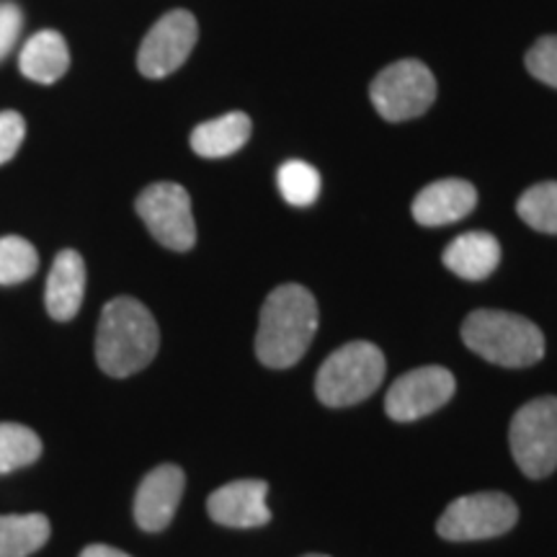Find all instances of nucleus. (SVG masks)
I'll list each match as a JSON object with an SVG mask.
<instances>
[{"label": "nucleus", "mask_w": 557, "mask_h": 557, "mask_svg": "<svg viewBox=\"0 0 557 557\" xmlns=\"http://www.w3.org/2000/svg\"><path fill=\"white\" fill-rule=\"evenodd\" d=\"M318 331V302L302 284H282L261 308L256 354L263 367L287 369L305 357Z\"/></svg>", "instance_id": "obj_1"}, {"label": "nucleus", "mask_w": 557, "mask_h": 557, "mask_svg": "<svg viewBox=\"0 0 557 557\" xmlns=\"http://www.w3.org/2000/svg\"><path fill=\"white\" fill-rule=\"evenodd\" d=\"M160 333L143 302L116 297L103 308L96 333V359L109 377H129L156 359Z\"/></svg>", "instance_id": "obj_2"}, {"label": "nucleus", "mask_w": 557, "mask_h": 557, "mask_svg": "<svg viewBox=\"0 0 557 557\" xmlns=\"http://www.w3.org/2000/svg\"><path fill=\"white\" fill-rule=\"evenodd\" d=\"M470 351L498 367L524 369L545 357V336L532 320L506 310H475L462 325Z\"/></svg>", "instance_id": "obj_3"}, {"label": "nucleus", "mask_w": 557, "mask_h": 557, "mask_svg": "<svg viewBox=\"0 0 557 557\" xmlns=\"http://www.w3.org/2000/svg\"><path fill=\"white\" fill-rule=\"evenodd\" d=\"M385 380V357L369 341H351L333 351L315 380L318 400L329 408H348L377 393Z\"/></svg>", "instance_id": "obj_4"}, {"label": "nucleus", "mask_w": 557, "mask_h": 557, "mask_svg": "<svg viewBox=\"0 0 557 557\" xmlns=\"http://www.w3.org/2000/svg\"><path fill=\"white\" fill-rule=\"evenodd\" d=\"M511 455L517 459L519 470L527 478L540 480L553 475L557 470V398L529 400L513 413L511 431Z\"/></svg>", "instance_id": "obj_5"}, {"label": "nucleus", "mask_w": 557, "mask_h": 557, "mask_svg": "<svg viewBox=\"0 0 557 557\" xmlns=\"http://www.w3.org/2000/svg\"><path fill=\"white\" fill-rule=\"evenodd\" d=\"M382 120L406 122L429 111L436 99L434 73L421 60H400L382 70L369 88Z\"/></svg>", "instance_id": "obj_6"}, {"label": "nucleus", "mask_w": 557, "mask_h": 557, "mask_svg": "<svg viewBox=\"0 0 557 557\" xmlns=\"http://www.w3.org/2000/svg\"><path fill=\"white\" fill-rule=\"evenodd\" d=\"M517 521L519 508L506 493H472L451 500L436 521V532L449 542H475L500 537Z\"/></svg>", "instance_id": "obj_7"}, {"label": "nucleus", "mask_w": 557, "mask_h": 557, "mask_svg": "<svg viewBox=\"0 0 557 557\" xmlns=\"http://www.w3.org/2000/svg\"><path fill=\"white\" fill-rule=\"evenodd\" d=\"M137 214L148 225L160 246L171 250H191L197 243L191 197L184 186L160 181L137 197Z\"/></svg>", "instance_id": "obj_8"}, {"label": "nucleus", "mask_w": 557, "mask_h": 557, "mask_svg": "<svg viewBox=\"0 0 557 557\" xmlns=\"http://www.w3.org/2000/svg\"><path fill=\"white\" fill-rule=\"evenodd\" d=\"M199 26L189 11H171L158 21L143 39L137 67L145 78H165L176 73L197 45Z\"/></svg>", "instance_id": "obj_9"}, {"label": "nucleus", "mask_w": 557, "mask_h": 557, "mask_svg": "<svg viewBox=\"0 0 557 557\" xmlns=\"http://www.w3.org/2000/svg\"><path fill=\"white\" fill-rule=\"evenodd\" d=\"M455 374L444 367L410 369L393 382L385 395V410L393 421L408 423L447 406L455 395Z\"/></svg>", "instance_id": "obj_10"}, {"label": "nucleus", "mask_w": 557, "mask_h": 557, "mask_svg": "<svg viewBox=\"0 0 557 557\" xmlns=\"http://www.w3.org/2000/svg\"><path fill=\"white\" fill-rule=\"evenodd\" d=\"M186 475L176 465H160L145 475L135 496V521L145 532H163L176 517Z\"/></svg>", "instance_id": "obj_11"}, {"label": "nucleus", "mask_w": 557, "mask_h": 557, "mask_svg": "<svg viewBox=\"0 0 557 557\" xmlns=\"http://www.w3.org/2000/svg\"><path fill=\"white\" fill-rule=\"evenodd\" d=\"M269 483L263 480H235L218 487L207 500L212 521L230 529H253L271 521L267 504Z\"/></svg>", "instance_id": "obj_12"}, {"label": "nucleus", "mask_w": 557, "mask_h": 557, "mask_svg": "<svg viewBox=\"0 0 557 557\" xmlns=\"http://www.w3.org/2000/svg\"><path fill=\"white\" fill-rule=\"evenodd\" d=\"M478 205V191L470 181L462 178H444L429 184L426 189L418 191L413 199V220L418 225L442 227L449 222L465 220Z\"/></svg>", "instance_id": "obj_13"}, {"label": "nucleus", "mask_w": 557, "mask_h": 557, "mask_svg": "<svg viewBox=\"0 0 557 557\" xmlns=\"http://www.w3.org/2000/svg\"><path fill=\"white\" fill-rule=\"evenodd\" d=\"M83 295H86V263L75 250H62L47 278V312L54 320L75 318L83 305Z\"/></svg>", "instance_id": "obj_14"}, {"label": "nucleus", "mask_w": 557, "mask_h": 557, "mask_svg": "<svg viewBox=\"0 0 557 557\" xmlns=\"http://www.w3.org/2000/svg\"><path fill=\"white\" fill-rule=\"evenodd\" d=\"M500 243L491 233H465L455 238L444 250V267L459 278L483 282L498 269Z\"/></svg>", "instance_id": "obj_15"}, {"label": "nucleus", "mask_w": 557, "mask_h": 557, "mask_svg": "<svg viewBox=\"0 0 557 557\" xmlns=\"http://www.w3.org/2000/svg\"><path fill=\"white\" fill-rule=\"evenodd\" d=\"M70 67V52L65 39L58 32H39L26 41L18 58V70L34 83L60 81Z\"/></svg>", "instance_id": "obj_16"}, {"label": "nucleus", "mask_w": 557, "mask_h": 557, "mask_svg": "<svg viewBox=\"0 0 557 557\" xmlns=\"http://www.w3.org/2000/svg\"><path fill=\"white\" fill-rule=\"evenodd\" d=\"M250 137V120L243 111L218 116L191 132V148L201 158H225L238 152Z\"/></svg>", "instance_id": "obj_17"}, {"label": "nucleus", "mask_w": 557, "mask_h": 557, "mask_svg": "<svg viewBox=\"0 0 557 557\" xmlns=\"http://www.w3.org/2000/svg\"><path fill=\"white\" fill-rule=\"evenodd\" d=\"M50 521L41 513L0 517V557H29L50 540Z\"/></svg>", "instance_id": "obj_18"}, {"label": "nucleus", "mask_w": 557, "mask_h": 557, "mask_svg": "<svg viewBox=\"0 0 557 557\" xmlns=\"http://www.w3.org/2000/svg\"><path fill=\"white\" fill-rule=\"evenodd\" d=\"M517 212L537 233L557 235V181H545L527 189L517 201Z\"/></svg>", "instance_id": "obj_19"}, {"label": "nucleus", "mask_w": 557, "mask_h": 557, "mask_svg": "<svg viewBox=\"0 0 557 557\" xmlns=\"http://www.w3.org/2000/svg\"><path fill=\"white\" fill-rule=\"evenodd\" d=\"M41 442L32 429L18 423H0V475L37 462Z\"/></svg>", "instance_id": "obj_20"}, {"label": "nucleus", "mask_w": 557, "mask_h": 557, "mask_svg": "<svg viewBox=\"0 0 557 557\" xmlns=\"http://www.w3.org/2000/svg\"><path fill=\"white\" fill-rule=\"evenodd\" d=\"M276 184L292 207H310L320 197V173L305 160H287L276 173Z\"/></svg>", "instance_id": "obj_21"}, {"label": "nucleus", "mask_w": 557, "mask_h": 557, "mask_svg": "<svg viewBox=\"0 0 557 557\" xmlns=\"http://www.w3.org/2000/svg\"><path fill=\"white\" fill-rule=\"evenodd\" d=\"M39 267V256L29 240L16 238H0V284L11 287L34 276Z\"/></svg>", "instance_id": "obj_22"}, {"label": "nucleus", "mask_w": 557, "mask_h": 557, "mask_svg": "<svg viewBox=\"0 0 557 557\" xmlns=\"http://www.w3.org/2000/svg\"><path fill=\"white\" fill-rule=\"evenodd\" d=\"M527 70L534 78L557 88V37H542L527 52Z\"/></svg>", "instance_id": "obj_23"}, {"label": "nucleus", "mask_w": 557, "mask_h": 557, "mask_svg": "<svg viewBox=\"0 0 557 557\" xmlns=\"http://www.w3.org/2000/svg\"><path fill=\"white\" fill-rule=\"evenodd\" d=\"M24 116L16 114V111H3V114H0V165L9 163V160L16 156L21 143H24Z\"/></svg>", "instance_id": "obj_24"}, {"label": "nucleus", "mask_w": 557, "mask_h": 557, "mask_svg": "<svg viewBox=\"0 0 557 557\" xmlns=\"http://www.w3.org/2000/svg\"><path fill=\"white\" fill-rule=\"evenodd\" d=\"M21 34V11L13 3L0 5V60L11 52Z\"/></svg>", "instance_id": "obj_25"}, {"label": "nucleus", "mask_w": 557, "mask_h": 557, "mask_svg": "<svg viewBox=\"0 0 557 557\" xmlns=\"http://www.w3.org/2000/svg\"><path fill=\"white\" fill-rule=\"evenodd\" d=\"M81 557H129V555L122 553V549H116V547H109V545H90L83 549Z\"/></svg>", "instance_id": "obj_26"}, {"label": "nucleus", "mask_w": 557, "mask_h": 557, "mask_svg": "<svg viewBox=\"0 0 557 557\" xmlns=\"http://www.w3.org/2000/svg\"><path fill=\"white\" fill-rule=\"evenodd\" d=\"M305 557H329V555H305Z\"/></svg>", "instance_id": "obj_27"}]
</instances>
